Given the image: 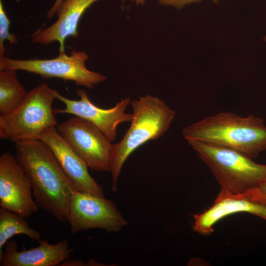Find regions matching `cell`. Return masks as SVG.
I'll use <instances>...</instances> for the list:
<instances>
[{
	"label": "cell",
	"instance_id": "cell-1",
	"mask_svg": "<svg viewBox=\"0 0 266 266\" xmlns=\"http://www.w3.org/2000/svg\"><path fill=\"white\" fill-rule=\"evenodd\" d=\"M15 157L29 180L39 207L67 222L74 186L49 146L39 139L15 142Z\"/></svg>",
	"mask_w": 266,
	"mask_h": 266
},
{
	"label": "cell",
	"instance_id": "cell-2",
	"mask_svg": "<svg viewBox=\"0 0 266 266\" xmlns=\"http://www.w3.org/2000/svg\"><path fill=\"white\" fill-rule=\"evenodd\" d=\"M188 140H194L229 148L253 159L266 150V126L260 117H240L223 112L186 127Z\"/></svg>",
	"mask_w": 266,
	"mask_h": 266
},
{
	"label": "cell",
	"instance_id": "cell-3",
	"mask_svg": "<svg viewBox=\"0 0 266 266\" xmlns=\"http://www.w3.org/2000/svg\"><path fill=\"white\" fill-rule=\"evenodd\" d=\"M130 104L133 110L131 126L122 140L113 144L110 172L114 192L117 190L118 179L127 158L146 142L163 136L175 116V111L163 101L149 95Z\"/></svg>",
	"mask_w": 266,
	"mask_h": 266
},
{
	"label": "cell",
	"instance_id": "cell-4",
	"mask_svg": "<svg viewBox=\"0 0 266 266\" xmlns=\"http://www.w3.org/2000/svg\"><path fill=\"white\" fill-rule=\"evenodd\" d=\"M187 142L209 168L221 191L242 194L257 188L266 180V165L229 148L198 140Z\"/></svg>",
	"mask_w": 266,
	"mask_h": 266
},
{
	"label": "cell",
	"instance_id": "cell-5",
	"mask_svg": "<svg viewBox=\"0 0 266 266\" xmlns=\"http://www.w3.org/2000/svg\"><path fill=\"white\" fill-rule=\"evenodd\" d=\"M55 90L40 84L27 92L22 102L12 111L0 116V137L15 143L38 139L45 130L58 124L52 104Z\"/></svg>",
	"mask_w": 266,
	"mask_h": 266
},
{
	"label": "cell",
	"instance_id": "cell-6",
	"mask_svg": "<svg viewBox=\"0 0 266 266\" xmlns=\"http://www.w3.org/2000/svg\"><path fill=\"white\" fill-rule=\"evenodd\" d=\"M88 59L85 51L76 50H72L69 55L59 53L58 57L48 60H20L3 56L0 58V70H24L43 78L72 81L77 86L91 89L105 81L106 77L89 70L85 66Z\"/></svg>",
	"mask_w": 266,
	"mask_h": 266
},
{
	"label": "cell",
	"instance_id": "cell-7",
	"mask_svg": "<svg viewBox=\"0 0 266 266\" xmlns=\"http://www.w3.org/2000/svg\"><path fill=\"white\" fill-rule=\"evenodd\" d=\"M56 129L90 169L110 171L113 144L98 127L75 116Z\"/></svg>",
	"mask_w": 266,
	"mask_h": 266
},
{
	"label": "cell",
	"instance_id": "cell-8",
	"mask_svg": "<svg viewBox=\"0 0 266 266\" xmlns=\"http://www.w3.org/2000/svg\"><path fill=\"white\" fill-rule=\"evenodd\" d=\"M67 221L72 234L92 229L118 232L128 224L113 201L76 190L72 195Z\"/></svg>",
	"mask_w": 266,
	"mask_h": 266
},
{
	"label": "cell",
	"instance_id": "cell-9",
	"mask_svg": "<svg viewBox=\"0 0 266 266\" xmlns=\"http://www.w3.org/2000/svg\"><path fill=\"white\" fill-rule=\"evenodd\" d=\"M32 190L16 157L3 153L0 156V206L29 217L39 208L33 199Z\"/></svg>",
	"mask_w": 266,
	"mask_h": 266
},
{
	"label": "cell",
	"instance_id": "cell-10",
	"mask_svg": "<svg viewBox=\"0 0 266 266\" xmlns=\"http://www.w3.org/2000/svg\"><path fill=\"white\" fill-rule=\"evenodd\" d=\"M79 100H72L60 95L55 90L56 99L65 105L64 109H53L54 114H70L85 119L98 127L111 142L116 140L118 126L122 123L131 122L132 114L125 112L131 99H122L116 105L109 109H103L93 103L86 91H76Z\"/></svg>",
	"mask_w": 266,
	"mask_h": 266
},
{
	"label": "cell",
	"instance_id": "cell-11",
	"mask_svg": "<svg viewBox=\"0 0 266 266\" xmlns=\"http://www.w3.org/2000/svg\"><path fill=\"white\" fill-rule=\"evenodd\" d=\"M244 212L266 220V203L258 188L239 194L220 191L211 207L194 215L193 230L202 235H209L214 231V225L223 218Z\"/></svg>",
	"mask_w": 266,
	"mask_h": 266
},
{
	"label": "cell",
	"instance_id": "cell-12",
	"mask_svg": "<svg viewBox=\"0 0 266 266\" xmlns=\"http://www.w3.org/2000/svg\"><path fill=\"white\" fill-rule=\"evenodd\" d=\"M38 139L51 149L76 190L104 197L102 187L89 174L86 163L64 139L55 127L45 130Z\"/></svg>",
	"mask_w": 266,
	"mask_h": 266
},
{
	"label": "cell",
	"instance_id": "cell-13",
	"mask_svg": "<svg viewBox=\"0 0 266 266\" xmlns=\"http://www.w3.org/2000/svg\"><path fill=\"white\" fill-rule=\"evenodd\" d=\"M35 248L18 251V243L7 242L4 246L0 266H56L68 259L74 249L66 239L56 244L49 243L46 239H39Z\"/></svg>",
	"mask_w": 266,
	"mask_h": 266
},
{
	"label": "cell",
	"instance_id": "cell-14",
	"mask_svg": "<svg viewBox=\"0 0 266 266\" xmlns=\"http://www.w3.org/2000/svg\"><path fill=\"white\" fill-rule=\"evenodd\" d=\"M100 0H63L56 14L58 19L52 25L39 29L31 35L33 43L48 45L54 41L59 43V53H65V41L71 36H78L79 20L86 10Z\"/></svg>",
	"mask_w": 266,
	"mask_h": 266
},
{
	"label": "cell",
	"instance_id": "cell-15",
	"mask_svg": "<svg viewBox=\"0 0 266 266\" xmlns=\"http://www.w3.org/2000/svg\"><path fill=\"white\" fill-rule=\"evenodd\" d=\"M16 70H0V114L12 111L24 100L27 92L19 81Z\"/></svg>",
	"mask_w": 266,
	"mask_h": 266
},
{
	"label": "cell",
	"instance_id": "cell-16",
	"mask_svg": "<svg viewBox=\"0 0 266 266\" xmlns=\"http://www.w3.org/2000/svg\"><path fill=\"white\" fill-rule=\"evenodd\" d=\"M19 214L0 207V259L3 247L15 234L26 235L32 239L38 241L40 233L29 226L28 222Z\"/></svg>",
	"mask_w": 266,
	"mask_h": 266
},
{
	"label": "cell",
	"instance_id": "cell-17",
	"mask_svg": "<svg viewBox=\"0 0 266 266\" xmlns=\"http://www.w3.org/2000/svg\"><path fill=\"white\" fill-rule=\"evenodd\" d=\"M10 21L4 10L2 1L0 0V58L4 56V42L8 40L10 44H16L18 40L14 33L9 32Z\"/></svg>",
	"mask_w": 266,
	"mask_h": 266
},
{
	"label": "cell",
	"instance_id": "cell-18",
	"mask_svg": "<svg viewBox=\"0 0 266 266\" xmlns=\"http://www.w3.org/2000/svg\"><path fill=\"white\" fill-rule=\"evenodd\" d=\"M159 3L166 6H171L180 9L187 4L197 2L201 0H158Z\"/></svg>",
	"mask_w": 266,
	"mask_h": 266
},
{
	"label": "cell",
	"instance_id": "cell-19",
	"mask_svg": "<svg viewBox=\"0 0 266 266\" xmlns=\"http://www.w3.org/2000/svg\"><path fill=\"white\" fill-rule=\"evenodd\" d=\"M87 265L80 259H74V260H70L66 259L64 261L62 265L60 266H85Z\"/></svg>",
	"mask_w": 266,
	"mask_h": 266
},
{
	"label": "cell",
	"instance_id": "cell-20",
	"mask_svg": "<svg viewBox=\"0 0 266 266\" xmlns=\"http://www.w3.org/2000/svg\"><path fill=\"white\" fill-rule=\"evenodd\" d=\"M63 0H55L54 3L47 13V17L48 19H51L55 14H56L57 11Z\"/></svg>",
	"mask_w": 266,
	"mask_h": 266
},
{
	"label": "cell",
	"instance_id": "cell-21",
	"mask_svg": "<svg viewBox=\"0 0 266 266\" xmlns=\"http://www.w3.org/2000/svg\"><path fill=\"white\" fill-rule=\"evenodd\" d=\"M258 190L266 203V180L259 185Z\"/></svg>",
	"mask_w": 266,
	"mask_h": 266
},
{
	"label": "cell",
	"instance_id": "cell-22",
	"mask_svg": "<svg viewBox=\"0 0 266 266\" xmlns=\"http://www.w3.org/2000/svg\"><path fill=\"white\" fill-rule=\"evenodd\" d=\"M136 5H143L145 1H146V0H133Z\"/></svg>",
	"mask_w": 266,
	"mask_h": 266
},
{
	"label": "cell",
	"instance_id": "cell-23",
	"mask_svg": "<svg viewBox=\"0 0 266 266\" xmlns=\"http://www.w3.org/2000/svg\"><path fill=\"white\" fill-rule=\"evenodd\" d=\"M212 0L213 1H214V2H216H216H218V1L219 0Z\"/></svg>",
	"mask_w": 266,
	"mask_h": 266
},
{
	"label": "cell",
	"instance_id": "cell-24",
	"mask_svg": "<svg viewBox=\"0 0 266 266\" xmlns=\"http://www.w3.org/2000/svg\"><path fill=\"white\" fill-rule=\"evenodd\" d=\"M264 40H265V41H266V36L265 37Z\"/></svg>",
	"mask_w": 266,
	"mask_h": 266
},
{
	"label": "cell",
	"instance_id": "cell-25",
	"mask_svg": "<svg viewBox=\"0 0 266 266\" xmlns=\"http://www.w3.org/2000/svg\"></svg>",
	"mask_w": 266,
	"mask_h": 266
}]
</instances>
